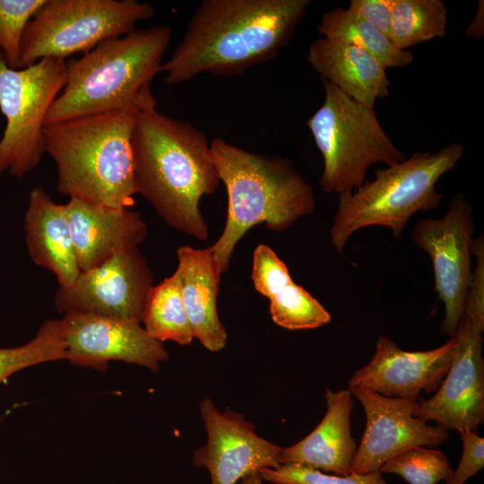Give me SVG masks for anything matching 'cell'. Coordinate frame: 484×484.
Returning a JSON list of instances; mask_svg holds the SVG:
<instances>
[{
	"label": "cell",
	"mask_w": 484,
	"mask_h": 484,
	"mask_svg": "<svg viewBox=\"0 0 484 484\" xmlns=\"http://www.w3.org/2000/svg\"><path fill=\"white\" fill-rule=\"evenodd\" d=\"M252 281L256 291L267 298L293 281L285 263L264 244L254 251Z\"/></svg>",
	"instance_id": "30"
},
{
	"label": "cell",
	"mask_w": 484,
	"mask_h": 484,
	"mask_svg": "<svg viewBox=\"0 0 484 484\" xmlns=\"http://www.w3.org/2000/svg\"><path fill=\"white\" fill-rule=\"evenodd\" d=\"M484 34V1L479 0L474 18L465 30L467 38H482Z\"/></svg>",
	"instance_id": "34"
},
{
	"label": "cell",
	"mask_w": 484,
	"mask_h": 484,
	"mask_svg": "<svg viewBox=\"0 0 484 484\" xmlns=\"http://www.w3.org/2000/svg\"><path fill=\"white\" fill-rule=\"evenodd\" d=\"M81 271L138 247L147 235L141 214L129 208L109 207L70 198L64 204Z\"/></svg>",
	"instance_id": "17"
},
{
	"label": "cell",
	"mask_w": 484,
	"mask_h": 484,
	"mask_svg": "<svg viewBox=\"0 0 484 484\" xmlns=\"http://www.w3.org/2000/svg\"><path fill=\"white\" fill-rule=\"evenodd\" d=\"M61 324L65 359L74 365L105 370L109 361L120 360L157 372L169 358L162 343L137 322L68 313Z\"/></svg>",
	"instance_id": "13"
},
{
	"label": "cell",
	"mask_w": 484,
	"mask_h": 484,
	"mask_svg": "<svg viewBox=\"0 0 484 484\" xmlns=\"http://www.w3.org/2000/svg\"><path fill=\"white\" fill-rule=\"evenodd\" d=\"M153 286L146 260L134 247L81 271L71 286L56 290L55 306L65 315L93 314L141 324Z\"/></svg>",
	"instance_id": "11"
},
{
	"label": "cell",
	"mask_w": 484,
	"mask_h": 484,
	"mask_svg": "<svg viewBox=\"0 0 484 484\" xmlns=\"http://www.w3.org/2000/svg\"><path fill=\"white\" fill-rule=\"evenodd\" d=\"M46 0H0V50L7 65L18 69L24 30Z\"/></svg>",
	"instance_id": "28"
},
{
	"label": "cell",
	"mask_w": 484,
	"mask_h": 484,
	"mask_svg": "<svg viewBox=\"0 0 484 484\" xmlns=\"http://www.w3.org/2000/svg\"><path fill=\"white\" fill-rule=\"evenodd\" d=\"M456 341L430 350L407 351L379 335L370 361L354 373L350 386L367 388L383 396L418 400L421 392L437 390L454 355Z\"/></svg>",
	"instance_id": "16"
},
{
	"label": "cell",
	"mask_w": 484,
	"mask_h": 484,
	"mask_svg": "<svg viewBox=\"0 0 484 484\" xmlns=\"http://www.w3.org/2000/svg\"><path fill=\"white\" fill-rule=\"evenodd\" d=\"M170 39L169 25L135 30L66 61V83L45 125L124 108H156L150 85L161 70Z\"/></svg>",
	"instance_id": "4"
},
{
	"label": "cell",
	"mask_w": 484,
	"mask_h": 484,
	"mask_svg": "<svg viewBox=\"0 0 484 484\" xmlns=\"http://www.w3.org/2000/svg\"><path fill=\"white\" fill-rule=\"evenodd\" d=\"M141 323L147 333L159 341H172L189 345L194 334L181 293L177 271L149 293Z\"/></svg>",
	"instance_id": "23"
},
{
	"label": "cell",
	"mask_w": 484,
	"mask_h": 484,
	"mask_svg": "<svg viewBox=\"0 0 484 484\" xmlns=\"http://www.w3.org/2000/svg\"><path fill=\"white\" fill-rule=\"evenodd\" d=\"M177 272L194 338L210 351L222 350L227 333L217 312V296L221 274L211 247L197 249L183 246L177 250Z\"/></svg>",
	"instance_id": "21"
},
{
	"label": "cell",
	"mask_w": 484,
	"mask_h": 484,
	"mask_svg": "<svg viewBox=\"0 0 484 484\" xmlns=\"http://www.w3.org/2000/svg\"><path fill=\"white\" fill-rule=\"evenodd\" d=\"M327 411L318 426L298 443L282 448L279 463H297L326 473L348 476L357 444L351 436L350 414L354 406L349 389L326 388Z\"/></svg>",
	"instance_id": "18"
},
{
	"label": "cell",
	"mask_w": 484,
	"mask_h": 484,
	"mask_svg": "<svg viewBox=\"0 0 484 484\" xmlns=\"http://www.w3.org/2000/svg\"><path fill=\"white\" fill-rule=\"evenodd\" d=\"M307 60L324 81L367 108L389 96L387 68L358 47L320 38L308 47Z\"/></svg>",
	"instance_id": "20"
},
{
	"label": "cell",
	"mask_w": 484,
	"mask_h": 484,
	"mask_svg": "<svg viewBox=\"0 0 484 484\" xmlns=\"http://www.w3.org/2000/svg\"><path fill=\"white\" fill-rule=\"evenodd\" d=\"M462 454L459 464L445 480L446 484H464L484 467V438L477 430L459 433Z\"/></svg>",
	"instance_id": "32"
},
{
	"label": "cell",
	"mask_w": 484,
	"mask_h": 484,
	"mask_svg": "<svg viewBox=\"0 0 484 484\" xmlns=\"http://www.w3.org/2000/svg\"><path fill=\"white\" fill-rule=\"evenodd\" d=\"M483 330L462 316L454 336L452 364L436 393L419 402L413 415L459 433L477 430L484 420Z\"/></svg>",
	"instance_id": "14"
},
{
	"label": "cell",
	"mask_w": 484,
	"mask_h": 484,
	"mask_svg": "<svg viewBox=\"0 0 484 484\" xmlns=\"http://www.w3.org/2000/svg\"><path fill=\"white\" fill-rule=\"evenodd\" d=\"M154 15L151 4L135 0H46L24 30L18 69L43 58L87 53Z\"/></svg>",
	"instance_id": "8"
},
{
	"label": "cell",
	"mask_w": 484,
	"mask_h": 484,
	"mask_svg": "<svg viewBox=\"0 0 484 484\" xmlns=\"http://www.w3.org/2000/svg\"><path fill=\"white\" fill-rule=\"evenodd\" d=\"M442 0H393L390 39L401 50L446 34Z\"/></svg>",
	"instance_id": "24"
},
{
	"label": "cell",
	"mask_w": 484,
	"mask_h": 484,
	"mask_svg": "<svg viewBox=\"0 0 484 484\" xmlns=\"http://www.w3.org/2000/svg\"><path fill=\"white\" fill-rule=\"evenodd\" d=\"M464 151L465 147L457 143L436 152L416 151L403 161L376 170L373 180L339 197L330 229L335 250L341 253L356 231L371 226L388 228L399 238L413 214L439 206L442 194L436 184Z\"/></svg>",
	"instance_id": "6"
},
{
	"label": "cell",
	"mask_w": 484,
	"mask_h": 484,
	"mask_svg": "<svg viewBox=\"0 0 484 484\" xmlns=\"http://www.w3.org/2000/svg\"><path fill=\"white\" fill-rule=\"evenodd\" d=\"M65 359L61 320L45 321L27 343L0 349V384L23 368Z\"/></svg>",
	"instance_id": "25"
},
{
	"label": "cell",
	"mask_w": 484,
	"mask_h": 484,
	"mask_svg": "<svg viewBox=\"0 0 484 484\" xmlns=\"http://www.w3.org/2000/svg\"><path fill=\"white\" fill-rule=\"evenodd\" d=\"M472 208L462 194L449 203L441 219L420 220L412 231L414 243L431 259L435 290L445 306L441 333L454 336L464 315L471 278Z\"/></svg>",
	"instance_id": "10"
},
{
	"label": "cell",
	"mask_w": 484,
	"mask_h": 484,
	"mask_svg": "<svg viewBox=\"0 0 484 484\" xmlns=\"http://www.w3.org/2000/svg\"><path fill=\"white\" fill-rule=\"evenodd\" d=\"M268 299L272 321L289 330L315 329L328 324L332 319L324 307L294 281Z\"/></svg>",
	"instance_id": "26"
},
{
	"label": "cell",
	"mask_w": 484,
	"mask_h": 484,
	"mask_svg": "<svg viewBox=\"0 0 484 484\" xmlns=\"http://www.w3.org/2000/svg\"><path fill=\"white\" fill-rule=\"evenodd\" d=\"M322 38L358 47L386 68L405 67L413 61L409 50H401L389 38L348 8H333L323 13L318 25Z\"/></svg>",
	"instance_id": "22"
},
{
	"label": "cell",
	"mask_w": 484,
	"mask_h": 484,
	"mask_svg": "<svg viewBox=\"0 0 484 484\" xmlns=\"http://www.w3.org/2000/svg\"><path fill=\"white\" fill-rule=\"evenodd\" d=\"M237 484H263V479L259 471H256L244 477Z\"/></svg>",
	"instance_id": "35"
},
{
	"label": "cell",
	"mask_w": 484,
	"mask_h": 484,
	"mask_svg": "<svg viewBox=\"0 0 484 484\" xmlns=\"http://www.w3.org/2000/svg\"><path fill=\"white\" fill-rule=\"evenodd\" d=\"M138 112L124 108L44 126L59 193L109 207L134 204L132 134Z\"/></svg>",
	"instance_id": "5"
},
{
	"label": "cell",
	"mask_w": 484,
	"mask_h": 484,
	"mask_svg": "<svg viewBox=\"0 0 484 484\" xmlns=\"http://www.w3.org/2000/svg\"><path fill=\"white\" fill-rule=\"evenodd\" d=\"M207 442L193 455V464L208 470L212 484H237L264 468H277L281 447L261 437L243 415L221 412L209 399L200 403Z\"/></svg>",
	"instance_id": "15"
},
{
	"label": "cell",
	"mask_w": 484,
	"mask_h": 484,
	"mask_svg": "<svg viewBox=\"0 0 484 484\" xmlns=\"http://www.w3.org/2000/svg\"><path fill=\"white\" fill-rule=\"evenodd\" d=\"M323 84L324 102L307 125L323 158L319 186L324 192L341 197L363 185L370 166H390L407 157L385 132L374 108L326 81Z\"/></svg>",
	"instance_id": "7"
},
{
	"label": "cell",
	"mask_w": 484,
	"mask_h": 484,
	"mask_svg": "<svg viewBox=\"0 0 484 484\" xmlns=\"http://www.w3.org/2000/svg\"><path fill=\"white\" fill-rule=\"evenodd\" d=\"M393 0H351L348 9L390 39Z\"/></svg>",
	"instance_id": "33"
},
{
	"label": "cell",
	"mask_w": 484,
	"mask_h": 484,
	"mask_svg": "<svg viewBox=\"0 0 484 484\" xmlns=\"http://www.w3.org/2000/svg\"><path fill=\"white\" fill-rule=\"evenodd\" d=\"M381 473H393L409 484H437L453 472L445 454L423 446L408 448L383 464Z\"/></svg>",
	"instance_id": "27"
},
{
	"label": "cell",
	"mask_w": 484,
	"mask_h": 484,
	"mask_svg": "<svg viewBox=\"0 0 484 484\" xmlns=\"http://www.w3.org/2000/svg\"><path fill=\"white\" fill-rule=\"evenodd\" d=\"M23 229L31 260L50 271L60 288L71 286L81 270L65 205L55 203L41 186L32 189Z\"/></svg>",
	"instance_id": "19"
},
{
	"label": "cell",
	"mask_w": 484,
	"mask_h": 484,
	"mask_svg": "<svg viewBox=\"0 0 484 484\" xmlns=\"http://www.w3.org/2000/svg\"><path fill=\"white\" fill-rule=\"evenodd\" d=\"M471 254L476 257L469 284L464 315L476 326L484 330V242L483 236L472 239Z\"/></svg>",
	"instance_id": "31"
},
{
	"label": "cell",
	"mask_w": 484,
	"mask_h": 484,
	"mask_svg": "<svg viewBox=\"0 0 484 484\" xmlns=\"http://www.w3.org/2000/svg\"><path fill=\"white\" fill-rule=\"evenodd\" d=\"M259 473L263 480L274 484H389L379 471L339 476L297 463H282L277 468H264Z\"/></svg>",
	"instance_id": "29"
},
{
	"label": "cell",
	"mask_w": 484,
	"mask_h": 484,
	"mask_svg": "<svg viewBox=\"0 0 484 484\" xmlns=\"http://www.w3.org/2000/svg\"><path fill=\"white\" fill-rule=\"evenodd\" d=\"M132 150L137 194L170 227L207 240L200 202L213 194L220 181L204 133L156 108L139 111Z\"/></svg>",
	"instance_id": "2"
},
{
	"label": "cell",
	"mask_w": 484,
	"mask_h": 484,
	"mask_svg": "<svg viewBox=\"0 0 484 484\" xmlns=\"http://www.w3.org/2000/svg\"><path fill=\"white\" fill-rule=\"evenodd\" d=\"M65 83V59L43 58L13 69L0 50V110L6 118L0 175L22 178L39 166L45 152V120Z\"/></svg>",
	"instance_id": "9"
},
{
	"label": "cell",
	"mask_w": 484,
	"mask_h": 484,
	"mask_svg": "<svg viewBox=\"0 0 484 484\" xmlns=\"http://www.w3.org/2000/svg\"><path fill=\"white\" fill-rule=\"evenodd\" d=\"M310 0H202L160 72L179 84L203 73L238 75L291 40Z\"/></svg>",
	"instance_id": "1"
},
{
	"label": "cell",
	"mask_w": 484,
	"mask_h": 484,
	"mask_svg": "<svg viewBox=\"0 0 484 484\" xmlns=\"http://www.w3.org/2000/svg\"><path fill=\"white\" fill-rule=\"evenodd\" d=\"M210 146L228 194L224 229L211 246L222 274L248 229L264 223L270 230L285 231L300 218L313 213L315 199L312 187L290 160L248 151L221 138L212 140Z\"/></svg>",
	"instance_id": "3"
},
{
	"label": "cell",
	"mask_w": 484,
	"mask_h": 484,
	"mask_svg": "<svg viewBox=\"0 0 484 484\" xmlns=\"http://www.w3.org/2000/svg\"><path fill=\"white\" fill-rule=\"evenodd\" d=\"M362 404L366 428L351 462V473L365 474L397 454L414 446L439 445L448 438L441 426H430L413 415L418 400L390 398L367 388L350 386Z\"/></svg>",
	"instance_id": "12"
}]
</instances>
